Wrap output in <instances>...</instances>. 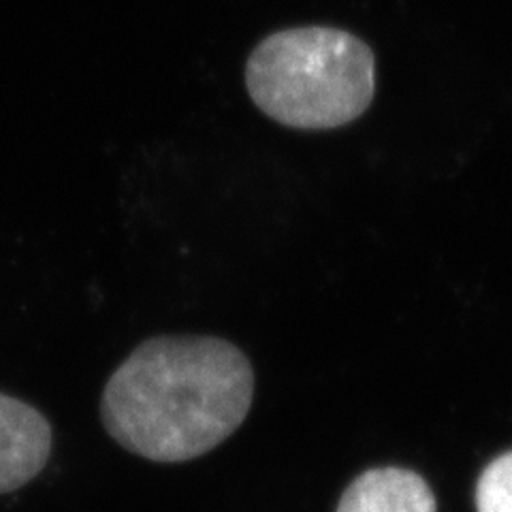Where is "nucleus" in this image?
<instances>
[{
  "instance_id": "f03ea898",
  "label": "nucleus",
  "mask_w": 512,
  "mask_h": 512,
  "mask_svg": "<svg viewBox=\"0 0 512 512\" xmlns=\"http://www.w3.org/2000/svg\"><path fill=\"white\" fill-rule=\"evenodd\" d=\"M250 99L291 128H335L357 120L376 92L370 47L344 30L308 26L263 39L246 64Z\"/></svg>"
},
{
  "instance_id": "7ed1b4c3",
  "label": "nucleus",
  "mask_w": 512,
  "mask_h": 512,
  "mask_svg": "<svg viewBox=\"0 0 512 512\" xmlns=\"http://www.w3.org/2000/svg\"><path fill=\"white\" fill-rule=\"evenodd\" d=\"M52 425L22 399L0 393V495L37 478L52 455Z\"/></svg>"
},
{
  "instance_id": "20e7f679",
  "label": "nucleus",
  "mask_w": 512,
  "mask_h": 512,
  "mask_svg": "<svg viewBox=\"0 0 512 512\" xmlns=\"http://www.w3.org/2000/svg\"><path fill=\"white\" fill-rule=\"evenodd\" d=\"M438 504L425 480L410 470L378 468L352 480L338 512H436Z\"/></svg>"
},
{
  "instance_id": "f257e3e1",
  "label": "nucleus",
  "mask_w": 512,
  "mask_h": 512,
  "mask_svg": "<svg viewBox=\"0 0 512 512\" xmlns=\"http://www.w3.org/2000/svg\"><path fill=\"white\" fill-rule=\"evenodd\" d=\"M252 399V365L235 344L212 335H158L107 380L101 421L128 453L184 463L233 436Z\"/></svg>"
},
{
  "instance_id": "39448f33",
  "label": "nucleus",
  "mask_w": 512,
  "mask_h": 512,
  "mask_svg": "<svg viewBox=\"0 0 512 512\" xmlns=\"http://www.w3.org/2000/svg\"><path fill=\"white\" fill-rule=\"evenodd\" d=\"M478 512H512V451L491 461L476 485Z\"/></svg>"
}]
</instances>
